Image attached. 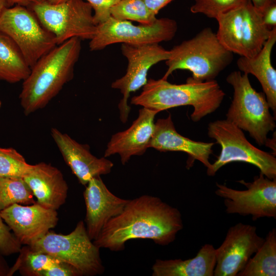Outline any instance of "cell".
Returning <instances> with one entry per match:
<instances>
[{
  "label": "cell",
  "instance_id": "obj_23",
  "mask_svg": "<svg viewBox=\"0 0 276 276\" xmlns=\"http://www.w3.org/2000/svg\"><path fill=\"white\" fill-rule=\"evenodd\" d=\"M30 71L16 44L0 32V80L11 83L23 81Z\"/></svg>",
  "mask_w": 276,
  "mask_h": 276
},
{
  "label": "cell",
  "instance_id": "obj_38",
  "mask_svg": "<svg viewBox=\"0 0 276 276\" xmlns=\"http://www.w3.org/2000/svg\"><path fill=\"white\" fill-rule=\"evenodd\" d=\"M10 267L4 258V256L0 253V276H9Z\"/></svg>",
  "mask_w": 276,
  "mask_h": 276
},
{
  "label": "cell",
  "instance_id": "obj_11",
  "mask_svg": "<svg viewBox=\"0 0 276 276\" xmlns=\"http://www.w3.org/2000/svg\"><path fill=\"white\" fill-rule=\"evenodd\" d=\"M244 190L232 189L216 182L215 194L224 199L229 214L250 215L253 221L263 217L276 218V178L270 179L260 173L252 182L238 181Z\"/></svg>",
  "mask_w": 276,
  "mask_h": 276
},
{
  "label": "cell",
  "instance_id": "obj_33",
  "mask_svg": "<svg viewBox=\"0 0 276 276\" xmlns=\"http://www.w3.org/2000/svg\"><path fill=\"white\" fill-rule=\"evenodd\" d=\"M41 276H82L81 273L72 265L60 261L51 265Z\"/></svg>",
  "mask_w": 276,
  "mask_h": 276
},
{
  "label": "cell",
  "instance_id": "obj_32",
  "mask_svg": "<svg viewBox=\"0 0 276 276\" xmlns=\"http://www.w3.org/2000/svg\"><path fill=\"white\" fill-rule=\"evenodd\" d=\"M121 0H85L94 11V21L96 25L102 24L110 16L111 8Z\"/></svg>",
  "mask_w": 276,
  "mask_h": 276
},
{
  "label": "cell",
  "instance_id": "obj_41",
  "mask_svg": "<svg viewBox=\"0 0 276 276\" xmlns=\"http://www.w3.org/2000/svg\"><path fill=\"white\" fill-rule=\"evenodd\" d=\"M48 3L52 4H57L62 3L66 0H46Z\"/></svg>",
  "mask_w": 276,
  "mask_h": 276
},
{
  "label": "cell",
  "instance_id": "obj_2",
  "mask_svg": "<svg viewBox=\"0 0 276 276\" xmlns=\"http://www.w3.org/2000/svg\"><path fill=\"white\" fill-rule=\"evenodd\" d=\"M81 40L72 38L56 45L31 68L19 96L26 116L45 107L73 79L81 52Z\"/></svg>",
  "mask_w": 276,
  "mask_h": 276
},
{
  "label": "cell",
  "instance_id": "obj_39",
  "mask_svg": "<svg viewBox=\"0 0 276 276\" xmlns=\"http://www.w3.org/2000/svg\"><path fill=\"white\" fill-rule=\"evenodd\" d=\"M275 140V137H273L272 139H267L266 142L265 143V145L267 146V147H269L271 148L273 151H274L275 152V143L274 144V140Z\"/></svg>",
  "mask_w": 276,
  "mask_h": 276
},
{
  "label": "cell",
  "instance_id": "obj_40",
  "mask_svg": "<svg viewBox=\"0 0 276 276\" xmlns=\"http://www.w3.org/2000/svg\"><path fill=\"white\" fill-rule=\"evenodd\" d=\"M9 7L7 0H0V16L4 10Z\"/></svg>",
  "mask_w": 276,
  "mask_h": 276
},
{
  "label": "cell",
  "instance_id": "obj_1",
  "mask_svg": "<svg viewBox=\"0 0 276 276\" xmlns=\"http://www.w3.org/2000/svg\"><path fill=\"white\" fill-rule=\"evenodd\" d=\"M180 211L151 195L129 200L122 212L109 220L96 239L99 248L112 251L124 249L125 243L133 239H149L166 246L173 242L182 229Z\"/></svg>",
  "mask_w": 276,
  "mask_h": 276
},
{
  "label": "cell",
  "instance_id": "obj_34",
  "mask_svg": "<svg viewBox=\"0 0 276 276\" xmlns=\"http://www.w3.org/2000/svg\"><path fill=\"white\" fill-rule=\"evenodd\" d=\"M260 12L264 24L270 30L276 27V2L271 3Z\"/></svg>",
  "mask_w": 276,
  "mask_h": 276
},
{
  "label": "cell",
  "instance_id": "obj_18",
  "mask_svg": "<svg viewBox=\"0 0 276 276\" xmlns=\"http://www.w3.org/2000/svg\"><path fill=\"white\" fill-rule=\"evenodd\" d=\"M214 144V143L195 141L181 135L177 132L170 114L167 118L158 119L155 123L149 148L159 151L185 152L191 159L187 163L188 167L191 166L195 160H197L208 168L211 165L209 159Z\"/></svg>",
  "mask_w": 276,
  "mask_h": 276
},
{
  "label": "cell",
  "instance_id": "obj_8",
  "mask_svg": "<svg viewBox=\"0 0 276 276\" xmlns=\"http://www.w3.org/2000/svg\"><path fill=\"white\" fill-rule=\"evenodd\" d=\"M28 8L54 35L57 45L74 37L90 40L96 33L92 7L84 0H66L57 4L45 1Z\"/></svg>",
  "mask_w": 276,
  "mask_h": 276
},
{
  "label": "cell",
  "instance_id": "obj_25",
  "mask_svg": "<svg viewBox=\"0 0 276 276\" xmlns=\"http://www.w3.org/2000/svg\"><path fill=\"white\" fill-rule=\"evenodd\" d=\"M244 4L220 14L215 19L218 24L216 34L219 42L227 50L240 56H242L240 29Z\"/></svg>",
  "mask_w": 276,
  "mask_h": 276
},
{
  "label": "cell",
  "instance_id": "obj_36",
  "mask_svg": "<svg viewBox=\"0 0 276 276\" xmlns=\"http://www.w3.org/2000/svg\"><path fill=\"white\" fill-rule=\"evenodd\" d=\"M45 1L46 0H7L9 7L17 5L29 7L34 4L41 3Z\"/></svg>",
  "mask_w": 276,
  "mask_h": 276
},
{
  "label": "cell",
  "instance_id": "obj_27",
  "mask_svg": "<svg viewBox=\"0 0 276 276\" xmlns=\"http://www.w3.org/2000/svg\"><path fill=\"white\" fill-rule=\"evenodd\" d=\"M36 202L22 178L0 177V211L15 203L31 205Z\"/></svg>",
  "mask_w": 276,
  "mask_h": 276
},
{
  "label": "cell",
  "instance_id": "obj_15",
  "mask_svg": "<svg viewBox=\"0 0 276 276\" xmlns=\"http://www.w3.org/2000/svg\"><path fill=\"white\" fill-rule=\"evenodd\" d=\"M51 134L66 164L82 185L110 172L112 162L105 157L98 158L93 155L88 146L80 144L56 128H52Z\"/></svg>",
  "mask_w": 276,
  "mask_h": 276
},
{
  "label": "cell",
  "instance_id": "obj_28",
  "mask_svg": "<svg viewBox=\"0 0 276 276\" xmlns=\"http://www.w3.org/2000/svg\"><path fill=\"white\" fill-rule=\"evenodd\" d=\"M114 18L135 21L142 25H151L157 18L147 7L143 0H121L110 10Z\"/></svg>",
  "mask_w": 276,
  "mask_h": 276
},
{
  "label": "cell",
  "instance_id": "obj_22",
  "mask_svg": "<svg viewBox=\"0 0 276 276\" xmlns=\"http://www.w3.org/2000/svg\"><path fill=\"white\" fill-rule=\"evenodd\" d=\"M271 31L264 24L261 12L248 0L243 9L242 56L252 57L256 55L269 37Z\"/></svg>",
  "mask_w": 276,
  "mask_h": 276
},
{
  "label": "cell",
  "instance_id": "obj_6",
  "mask_svg": "<svg viewBox=\"0 0 276 276\" xmlns=\"http://www.w3.org/2000/svg\"><path fill=\"white\" fill-rule=\"evenodd\" d=\"M208 136L220 145L221 150L217 159L207 168L209 176H213L224 165L242 162L257 167L265 176L276 178V158L273 154L260 150L246 138L243 130L226 120L209 123Z\"/></svg>",
  "mask_w": 276,
  "mask_h": 276
},
{
  "label": "cell",
  "instance_id": "obj_4",
  "mask_svg": "<svg viewBox=\"0 0 276 276\" xmlns=\"http://www.w3.org/2000/svg\"><path fill=\"white\" fill-rule=\"evenodd\" d=\"M166 60L167 70L162 79L177 70H188L197 82L215 80L233 61V53L225 49L211 28L206 27L194 37L182 41L170 50Z\"/></svg>",
  "mask_w": 276,
  "mask_h": 276
},
{
  "label": "cell",
  "instance_id": "obj_26",
  "mask_svg": "<svg viewBox=\"0 0 276 276\" xmlns=\"http://www.w3.org/2000/svg\"><path fill=\"white\" fill-rule=\"evenodd\" d=\"M19 256L10 267L9 276L18 271L24 276H41L51 265L59 261L48 254L33 249L29 245L21 247Z\"/></svg>",
  "mask_w": 276,
  "mask_h": 276
},
{
  "label": "cell",
  "instance_id": "obj_21",
  "mask_svg": "<svg viewBox=\"0 0 276 276\" xmlns=\"http://www.w3.org/2000/svg\"><path fill=\"white\" fill-rule=\"evenodd\" d=\"M216 248L205 244L192 258L157 259L152 267L153 276H213L216 266Z\"/></svg>",
  "mask_w": 276,
  "mask_h": 276
},
{
  "label": "cell",
  "instance_id": "obj_37",
  "mask_svg": "<svg viewBox=\"0 0 276 276\" xmlns=\"http://www.w3.org/2000/svg\"><path fill=\"white\" fill-rule=\"evenodd\" d=\"M254 6L260 12L262 11L266 7L276 0H250Z\"/></svg>",
  "mask_w": 276,
  "mask_h": 276
},
{
  "label": "cell",
  "instance_id": "obj_5",
  "mask_svg": "<svg viewBox=\"0 0 276 276\" xmlns=\"http://www.w3.org/2000/svg\"><path fill=\"white\" fill-rule=\"evenodd\" d=\"M226 80L234 89L226 120L248 132L259 145H265L268 133L274 130L276 125L264 93L256 91L248 75L240 71L231 72Z\"/></svg>",
  "mask_w": 276,
  "mask_h": 276
},
{
  "label": "cell",
  "instance_id": "obj_9",
  "mask_svg": "<svg viewBox=\"0 0 276 276\" xmlns=\"http://www.w3.org/2000/svg\"><path fill=\"white\" fill-rule=\"evenodd\" d=\"M0 32L14 42L30 68L57 45L54 35L41 24L34 12L21 5L4 10L0 16Z\"/></svg>",
  "mask_w": 276,
  "mask_h": 276
},
{
  "label": "cell",
  "instance_id": "obj_30",
  "mask_svg": "<svg viewBox=\"0 0 276 276\" xmlns=\"http://www.w3.org/2000/svg\"><path fill=\"white\" fill-rule=\"evenodd\" d=\"M248 0H195L190 8L194 14H202L206 17L216 19L222 13L237 8Z\"/></svg>",
  "mask_w": 276,
  "mask_h": 276
},
{
  "label": "cell",
  "instance_id": "obj_31",
  "mask_svg": "<svg viewBox=\"0 0 276 276\" xmlns=\"http://www.w3.org/2000/svg\"><path fill=\"white\" fill-rule=\"evenodd\" d=\"M22 245L5 222L0 211V253L8 256L18 253Z\"/></svg>",
  "mask_w": 276,
  "mask_h": 276
},
{
  "label": "cell",
  "instance_id": "obj_19",
  "mask_svg": "<svg viewBox=\"0 0 276 276\" xmlns=\"http://www.w3.org/2000/svg\"><path fill=\"white\" fill-rule=\"evenodd\" d=\"M39 204L57 210L67 197L68 187L61 172L44 162L33 165L23 178Z\"/></svg>",
  "mask_w": 276,
  "mask_h": 276
},
{
  "label": "cell",
  "instance_id": "obj_29",
  "mask_svg": "<svg viewBox=\"0 0 276 276\" xmlns=\"http://www.w3.org/2000/svg\"><path fill=\"white\" fill-rule=\"evenodd\" d=\"M32 167L15 149L0 147V177L23 178Z\"/></svg>",
  "mask_w": 276,
  "mask_h": 276
},
{
  "label": "cell",
  "instance_id": "obj_14",
  "mask_svg": "<svg viewBox=\"0 0 276 276\" xmlns=\"http://www.w3.org/2000/svg\"><path fill=\"white\" fill-rule=\"evenodd\" d=\"M5 222L21 245L31 246L44 237L58 222L57 210L37 202L15 203L1 211Z\"/></svg>",
  "mask_w": 276,
  "mask_h": 276
},
{
  "label": "cell",
  "instance_id": "obj_20",
  "mask_svg": "<svg viewBox=\"0 0 276 276\" xmlns=\"http://www.w3.org/2000/svg\"><path fill=\"white\" fill-rule=\"evenodd\" d=\"M276 42V27L271 30L269 37L261 50L255 56H240L237 65L240 72L254 75L259 81L270 108L276 115V70L272 65L271 54Z\"/></svg>",
  "mask_w": 276,
  "mask_h": 276
},
{
  "label": "cell",
  "instance_id": "obj_7",
  "mask_svg": "<svg viewBox=\"0 0 276 276\" xmlns=\"http://www.w3.org/2000/svg\"><path fill=\"white\" fill-rule=\"evenodd\" d=\"M30 246L72 265L82 276L101 274L105 270L100 248L90 239L83 221H79L67 235L50 231Z\"/></svg>",
  "mask_w": 276,
  "mask_h": 276
},
{
  "label": "cell",
  "instance_id": "obj_12",
  "mask_svg": "<svg viewBox=\"0 0 276 276\" xmlns=\"http://www.w3.org/2000/svg\"><path fill=\"white\" fill-rule=\"evenodd\" d=\"M122 54L127 59L128 66L125 74L111 84V87L118 89L123 95L118 107L120 119L127 122L130 111L127 101L130 94L143 87L147 82L149 69L154 64L167 60L170 54L158 43L143 45L121 44Z\"/></svg>",
  "mask_w": 276,
  "mask_h": 276
},
{
  "label": "cell",
  "instance_id": "obj_13",
  "mask_svg": "<svg viewBox=\"0 0 276 276\" xmlns=\"http://www.w3.org/2000/svg\"><path fill=\"white\" fill-rule=\"evenodd\" d=\"M264 241L255 226L240 222L230 227L223 242L216 249L214 275L237 276Z\"/></svg>",
  "mask_w": 276,
  "mask_h": 276
},
{
  "label": "cell",
  "instance_id": "obj_3",
  "mask_svg": "<svg viewBox=\"0 0 276 276\" xmlns=\"http://www.w3.org/2000/svg\"><path fill=\"white\" fill-rule=\"evenodd\" d=\"M225 94L215 80L197 82L189 77L186 83L172 84L167 80H148L140 94L133 97L131 103L157 112L171 108L193 107L191 118L197 122L214 112Z\"/></svg>",
  "mask_w": 276,
  "mask_h": 276
},
{
  "label": "cell",
  "instance_id": "obj_42",
  "mask_svg": "<svg viewBox=\"0 0 276 276\" xmlns=\"http://www.w3.org/2000/svg\"><path fill=\"white\" fill-rule=\"evenodd\" d=\"M1 107H2V102L0 100V109H1Z\"/></svg>",
  "mask_w": 276,
  "mask_h": 276
},
{
  "label": "cell",
  "instance_id": "obj_35",
  "mask_svg": "<svg viewBox=\"0 0 276 276\" xmlns=\"http://www.w3.org/2000/svg\"><path fill=\"white\" fill-rule=\"evenodd\" d=\"M173 0H143L149 9L155 15Z\"/></svg>",
  "mask_w": 276,
  "mask_h": 276
},
{
  "label": "cell",
  "instance_id": "obj_17",
  "mask_svg": "<svg viewBox=\"0 0 276 276\" xmlns=\"http://www.w3.org/2000/svg\"><path fill=\"white\" fill-rule=\"evenodd\" d=\"M158 112L143 107L137 119L126 130L111 136L104 157L118 154L121 163L126 164L132 156L143 155L149 148L154 130V118Z\"/></svg>",
  "mask_w": 276,
  "mask_h": 276
},
{
  "label": "cell",
  "instance_id": "obj_16",
  "mask_svg": "<svg viewBox=\"0 0 276 276\" xmlns=\"http://www.w3.org/2000/svg\"><path fill=\"white\" fill-rule=\"evenodd\" d=\"M86 186L83 193L86 210V228L93 241L108 221L122 212L129 200L112 193L100 176L93 178Z\"/></svg>",
  "mask_w": 276,
  "mask_h": 276
},
{
  "label": "cell",
  "instance_id": "obj_24",
  "mask_svg": "<svg viewBox=\"0 0 276 276\" xmlns=\"http://www.w3.org/2000/svg\"><path fill=\"white\" fill-rule=\"evenodd\" d=\"M276 275V229L270 231L264 241L237 276Z\"/></svg>",
  "mask_w": 276,
  "mask_h": 276
},
{
  "label": "cell",
  "instance_id": "obj_10",
  "mask_svg": "<svg viewBox=\"0 0 276 276\" xmlns=\"http://www.w3.org/2000/svg\"><path fill=\"white\" fill-rule=\"evenodd\" d=\"M177 30L176 21L169 18H157L151 25L136 26L130 21L110 16L97 25L96 33L90 40L89 48L91 51H96L117 43L131 45L159 43L172 39Z\"/></svg>",
  "mask_w": 276,
  "mask_h": 276
}]
</instances>
